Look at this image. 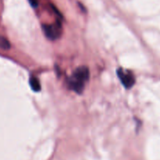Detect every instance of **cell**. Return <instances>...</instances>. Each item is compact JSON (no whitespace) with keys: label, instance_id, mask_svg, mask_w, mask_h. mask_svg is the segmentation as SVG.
<instances>
[{"label":"cell","instance_id":"obj_1","mask_svg":"<svg viewBox=\"0 0 160 160\" xmlns=\"http://www.w3.org/2000/svg\"><path fill=\"white\" fill-rule=\"evenodd\" d=\"M89 69H88V67L83 66V67H78V68L75 70V72H74L72 78H70L72 80H73L74 81H75V82L79 83V84L85 85L86 81L89 80Z\"/></svg>","mask_w":160,"mask_h":160},{"label":"cell","instance_id":"obj_2","mask_svg":"<svg viewBox=\"0 0 160 160\" xmlns=\"http://www.w3.org/2000/svg\"><path fill=\"white\" fill-rule=\"evenodd\" d=\"M117 75L125 88H130L135 84V78L131 72L120 68L117 70Z\"/></svg>","mask_w":160,"mask_h":160},{"label":"cell","instance_id":"obj_5","mask_svg":"<svg viewBox=\"0 0 160 160\" xmlns=\"http://www.w3.org/2000/svg\"><path fill=\"white\" fill-rule=\"evenodd\" d=\"M0 48L4 50H7L10 48V44L9 42L6 38L0 36Z\"/></svg>","mask_w":160,"mask_h":160},{"label":"cell","instance_id":"obj_6","mask_svg":"<svg viewBox=\"0 0 160 160\" xmlns=\"http://www.w3.org/2000/svg\"><path fill=\"white\" fill-rule=\"evenodd\" d=\"M28 2L31 4V6L34 8H36L38 6V5H39L38 0H28Z\"/></svg>","mask_w":160,"mask_h":160},{"label":"cell","instance_id":"obj_3","mask_svg":"<svg viewBox=\"0 0 160 160\" xmlns=\"http://www.w3.org/2000/svg\"><path fill=\"white\" fill-rule=\"evenodd\" d=\"M45 36L50 40H56L61 36V25L45 24L42 26Z\"/></svg>","mask_w":160,"mask_h":160},{"label":"cell","instance_id":"obj_4","mask_svg":"<svg viewBox=\"0 0 160 160\" xmlns=\"http://www.w3.org/2000/svg\"><path fill=\"white\" fill-rule=\"evenodd\" d=\"M29 84L30 85H31V89H32L34 92H38L41 90V84L38 78H34V77L31 78H30Z\"/></svg>","mask_w":160,"mask_h":160}]
</instances>
